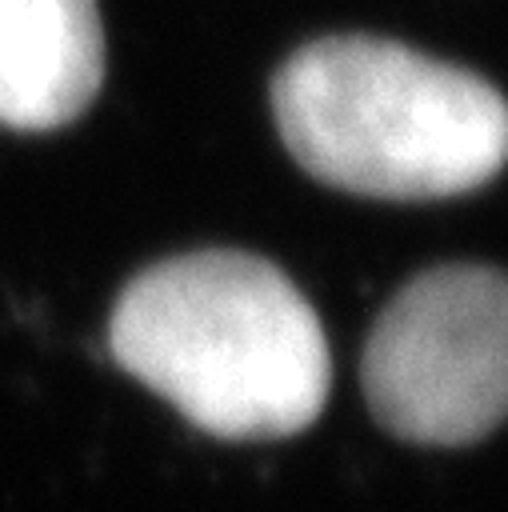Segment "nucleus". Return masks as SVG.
<instances>
[{"mask_svg": "<svg viewBox=\"0 0 508 512\" xmlns=\"http://www.w3.org/2000/svg\"><path fill=\"white\" fill-rule=\"evenodd\" d=\"M104 28L96 0H0V124H72L100 92Z\"/></svg>", "mask_w": 508, "mask_h": 512, "instance_id": "obj_4", "label": "nucleus"}, {"mask_svg": "<svg viewBox=\"0 0 508 512\" xmlns=\"http://www.w3.org/2000/svg\"><path fill=\"white\" fill-rule=\"evenodd\" d=\"M124 372L224 440L308 428L332 384L316 308L264 256L188 252L140 272L108 324Z\"/></svg>", "mask_w": 508, "mask_h": 512, "instance_id": "obj_1", "label": "nucleus"}, {"mask_svg": "<svg viewBox=\"0 0 508 512\" xmlns=\"http://www.w3.org/2000/svg\"><path fill=\"white\" fill-rule=\"evenodd\" d=\"M272 112L316 180L380 200L480 188L508 144L504 100L488 80L376 36H328L288 56Z\"/></svg>", "mask_w": 508, "mask_h": 512, "instance_id": "obj_2", "label": "nucleus"}, {"mask_svg": "<svg viewBox=\"0 0 508 512\" xmlns=\"http://www.w3.org/2000/svg\"><path fill=\"white\" fill-rule=\"evenodd\" d=\"M372 416L416 444H472L508 400V288L500 272L448 264L416 276L376 320L364 364Z\"/></svg>", "mask_w": 508, "mask_h": 512, "instance_id": "obj_3", "label": "nucleus"}]
</instances>
